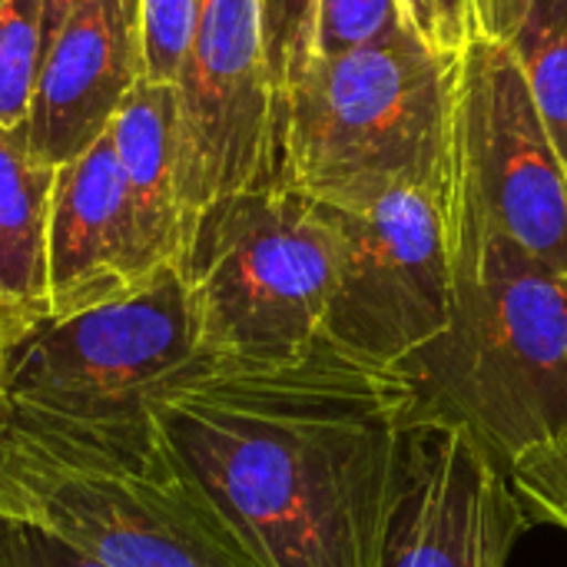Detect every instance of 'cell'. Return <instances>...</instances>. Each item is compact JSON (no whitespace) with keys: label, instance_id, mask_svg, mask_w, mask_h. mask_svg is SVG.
<instances>
[{"label":"cell","instance_id":"obj_24","mask_svg":"<svg viewBox=\"0 0 567 567\" xmlns=\"http://www.w3.org/2000/svg\"><path fill=\"white\" fill-rule=\"evenodd\" d=\"M20 339V329H17V322L10 319V312H7V306H3V299H0V346H13Z\"/></svg>","mask_w":567,"mask_h":567},{"label":"cell","instance_id":"obj_16","mask_svg":"<svg viewBox=\"0 0 567 567\" xmlns=\"http://www.w3.org/2000/svg\"><path fill=\"white\" fill-rule=\"evenodd\" d=\"M40 60L43 0H0V126H23Z\"/></svg>","mask_w":567,"mask_h":567},{"label":"cell","instance_id":"obj_4","mask_svg":"<svg viewBox=\"0 0 567 567\" xmlns=\"http://www.w3.org/2000/svg\"><path fill=\"white\" fill-rule=\"evenodd\" d=\"M455 63L409 27L316 56L279 110V179L329 206L425 189L449 206Z\"/></svg>","mask_w":567,"mask_h":567},{"label":"cell","instance_id":"obj_22","mask_svg":"<svg viewBox=\"0 0 567 567\" xmlns=\"http://www.w3.org/2000/svg\"><path fill=\"white\" fill-rule=\"evenodd\" d=\"M405 27L439 56L458 60L472 40L468 0H399Z\"/></svg>","mask_w":567,"mask_h":567},{"label":"cell","instance_id":"obj_2","mask_svg":"<svg viewBox=\"0 0 567 567\" xmlns=\"http://www.w3.org/2000/svg\"><path fill=\"white\" fill-rule=\"evenodd\" d=\"M0 515L103 567H266L150 409L66 419L0 405Z\"/></svg>","mask_w":567,"mask_h":567},{"label":"cell","instance_id":"obj_6","mask_svg":"<svg viewBox=\"0 0 567 567\" xmlns=\"http://www.w3.org/2000/svg\"><path fill=\"white\" fill-rule=\"evenodd\" d=\"M449 243H508L567 272V166L515 60L472 37L455 63Z\"/></svg>","mask_w":567,"mask_h":567},{"label":"cell","instance_id":"obj_11","mask_svg":"<svg viewBox=\"0 0 567 567\" xmlns=\"http://www.w3.org/2000/svg\"><path fill=\"white\" fill-rule=\"evenodd\" d=\"M169 269L146 239L110 130L56 166L50 213V316L63 319L150 286Z\"/></svg>","mask_w":567,"mask_h":567},{"label":"cell","instance_id":"obj_8","mask_svg":"<svg viewBox=\"0 0 567 567\" xmlns=\"http://www.w3.org/2000/svg\"><path fill=\"white\" fill-rule=\"evenodd\" d=\"M319 206L336 239L322 339L355 362L395 369L452 312L449 206L425 189H399L369 206Z\"/></svg>","mask_w":567,"mask_h":567},{"label":"cell","instance_id":"obj_10","mask_svg":"<svg viewBox=\"0 0 567 567\" xmlns=\"http://www.w3.org/2000/svg\"><path fill=\"white\" fill-rule=\"evenodd\" d=\"M528 528L502 465L465 432L409 419L379 567H505Z\"/></svg>","mask_w":567,"mask_h":567},{"label":"cell","instance_id":"obj_20","mask_svg":"<svg viewBox=\"0 0 567 567\" xmlns=\"http://www.w3.org/2000/svg\"><path fill=\"white\" fill-rule=\"evenodd\" d=\"M405 27L399 0H319L316 56L375 43Z\"/></svg>","mask_w":567,"mask_h":567},{"label":"cell","instance_id":"obj_17","mask_svg":"<svg viewBox=\"0 0 567 567\" xmlns=\"http://www.w3.org/2000/svg\"><path fill=\"white\" fill-rule=\"evenodd\" d=\"M256 3H259L266 66L276 90V106L282 110L286 96L299 86V80L316 60L319 0H256Z\"/></svg>","mask_w":567,"mask_h":567},{"label":"cell","instance_id":"obj_9","mask_svg":"<svg viewBox=\"0 0 567 567\" xmlns=\"http://www.w3.org/2000/svg\"><path fill=\"white\" fill-rule=\"evenodd\" d=\"M176 110L189 229L213 199L279 179V106L256 0H203Z\"/></svg>","mask_w":567,"mask_h":567},{"label":"cell","instance_id":"obj_5","mask_svg":"<svg viewBox=\"0 0 567 567\" xmlns=\"http://www.w3.org/2000/svg\"><path fill=\"white\" fill-rule=\"evenodd\" d=\"M179 269L209 365H286L322 339L336 239L319 199L282 179L203 206Z\"/></svg>","mask_w":567,"mask_h":567},{"label":"cell","instance_id":"obj_23","mask_svg":"<svg viewBox=\"0 0 567 567\" xmlns=\"http://www.w3.org/2000/svg\"><path fill=\"white\" fill-rule=\"evenodd\" d=\"M86 0H43V50Z\"/></svg>","mask_w":567,"mask_h":567},{"label":"cell","instance_id":"obj_18","mask_svg":"<svg viewBox=\"0 0 567 567\" xmlns=\"http://www.w3.org/2000/svg\"><path fill=\"white\" fill-rule=\"evenodd\" d=\"M203 0H140V37H143V76L150 83L176 86Z\"/></svg>","mask_w":567,"mask_h":567},{"label":"cell","instance_id":"obj_1","mask_svg":"<svg viewBox=\"0 0 567 567\" xmlns=\"http://www.w3.org/2000/svg\"><path fill=\"white\" fill-rule=\"evenodd\" d=\"M266 567H379L409 425L392 369L316 342L296 362H199L150 399Z\"/></svg>","mask_w":567,"mask_h":567},{"label":"cell","instance_id":"obj_25","mask_svg":"<svg viewBox=\"0 0 567 567\" xmlns=\"http://www.w3.org/2000/svg\"><path fill=\"white\" fill-rule=\"evenodd\" d=\"M3 382H7V346H0V405H3Z\"/></svg>","mask_w":567,"mask_h":567},{"label":"cell","instance_id":"obj_7","mask_svg":"<svg viewBox=\"0 0 567 567\" xmlns=\"http://www.w3.org/2000/svg\"><path fill=\"white\" fill-rule=\"evenodd\" d=\"M199 362L189 282L169 266L133 296L43 319L17 339L3 405L66 419L130 415Z\"/></svg>","mask_w":567,"mask_h":567},{"label":"cell","instance_id":"obj_3","mask_svg":"<svg viewBox=\"0 0 567 567\" xmlns=\"http://www.w3.org/2000/svg\"><path fill=\"white\" fill-rule=\"evenodd\" d=\"M452 266L449 322L392 372L409 419L465 432L508 472L567 425V272L508 243L452 249Z\"/></svg>","mask_w":567,"mask_h":567},{"label":"cell","instance_id":"obj_19","mask_svg":"<svg viewBox=\"0 0 567 567\" xmlns=\"http://www.w3.org/2000/svg\"><path fill=\"white\" fill-rule=\"evenodd\" d=\"M508 482L532 522L567 535V425L565 432L508 468Z\"/></svg>","mask_w":567,"mask_h":567},{"label":"cell","instance_id":"obj_14","mask_svg":"<svg viewBox=\"0 0 567 567\" xmlns=\"http://www.w3.org/2000/svg\"><path fill=\"white\" fill-rule=\"evenodd\" d=\"M56 166L0 126V299L20 339L50 316V213Z\"/></svg>","mask_w":567,"mask_h":567},{"label":"cell","instance_id":"obj_12","mask_svg":"<svg viewBox=\"0 0 567 567\" xmlns=\"http://www.w3.org/2000/svg\"><path fill=\"white\" fill-rule=\"evenodd\" d=\"M140 80V0H86L43 50L20 133L53 166L76 159L110 130Z\"/></svg>","mask_w":567,"mask_h":567},{"label":"cell","instance_id":"obj_21","mask_svg":"<svg viewBox=\"0 0 567 567\" xmlns=\"http://www.w3.org/2000/svg\"><path fill=\"white\" fill-rule=\"evenodd\" d=\"M0 567H103L60 535L13 515H0Z\"/></svg>","mask_w":567,"mask_h":567},{"label":"cell","instance_id":"obj_13","mask_svg":"<svg viewBox=\"0 0 567 567\" xmlns=\"http://www.w3.org/2000/svg\"><path fill=\"white\" fill-rule=\"evenodd\" d=\"M110 140L150 246L166 266H179L189 239V219L183 209L179 183L176 86L150 83L143 76L116 110Z\"/></svg>","mask_w":567,"mask_h":567},{"label":"cell","instance_id":"obj_15","mask_svg":"<svg viewBox=\"0 0 567 567\" xmlns=\"http://www.w3.org/2000/svg\"><path fill=\"white\" fill-rule=\"evenodd\" d=\"M472 37L502 47L532 86L567 166V0H468Z\"/></svg>","mask_w":567,"mask_h":567}]
</instances>
